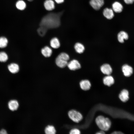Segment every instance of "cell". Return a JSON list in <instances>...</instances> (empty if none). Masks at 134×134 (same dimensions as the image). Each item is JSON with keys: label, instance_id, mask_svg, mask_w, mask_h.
Here are the masks:
<instances>
[{"label": "cell", "instance_id": "cell-32", "mask_svg": "<svg viewBox=\"0 0 134 134\" xmlns=\"http://www.w3.org/2000/svg\"><path fill=\"white\" fill-rule=\"evenodd\" d=\"M70 103H71V102H70Z\"/></svg>", "mask_w": 134, "mask_h": 134}, {"label": "cell", "instance_id": "cell-3", "mask_svg": "<svg viewBox=\"0 0 134 134\" xmlns=\"http://www.w3.org/2000/svg\"><path fill=\"white\" fill-rule=\"evenodd\" d=\"M69 59V55L66 53L63 52L60 54L56 59V63L59 67L63 68L67 66Z\"/></svg>", "mask_w": 134, "mask_h": 134}, {"label": "cell", "instance_id": "cell-19", "mask_svg": "<svg viewBox=\"0 0 134 134\" xmlns=\"http://www.w3.org/2000/svg\"><path fill=\"white\" fill-rule=\"evenodd\" d=\"M41 51L43 55L46 57H50L52 52V49L48 46H45L42 48Z\"/></svg>", "mask_w": 134, "mask_h": 134}, {"label": "cell", "instance_id": "cell-22", "mask_svg": "<svg viewBox=\"0 0 134 134\" xmlns=\"http://www.w3.org/2000/svg\"><path fill=\"white\" fill-rule=\"evenodd\" d=\"M16 5L17 8L20 10H23L26 7L25 2L22 0L18 1L16 3Z\"/></svg>", "mask_w": 134, "mask_h": 134}, {"label": "cell", "instance_id": "cell-4", "mask_svg": "<svg viewBox=\"0 0 134 134\" xmlns=\"http://www.w3.org/2000/svg\"><path fill=\"white\" fill-rule=\"evenodd\" d=\"M68 115L70 120L76 123L81 121L83 118L82 115L80 112L74 109L69 110L68 112Z\"/></svg>", "mask_w": 134, "mask_h": 134}, {"label": "cell", "instance_id": "cell-15", "mask_svg": "<svg viewBox=\"0 0 134 134\" xmlns=\"http://www.w3.org/2000/svg\"><path fill=\"white\" fill-rule=\"evenodd\" d=\"M44 6L45 9L48 11L52 10L55 7L54 2L52 0H46L44 3Z\"/></svg>", "mask_w": 134, "mask_h": 134}, {"label": "cell", "instance_id": "cell-14", "mask_svg": "<svg viewBox=\"0 0 134 134\" xmlns=\"http://www.w3.org/2000/svg\"><path fill=\"white\" fill-rule=\"evenodd\" d=\"M118 39L120 42L123 43L124 40H126L128 38V34L124 31H121L119 32L117 35Z\"/></svg>", "mask_w": 134, "mask_h": 134}, {"label": "cell", "instance_id": "cell-21", "mask_svg": "<svg viewBox=\"0 0 134 134\" xmlns=\"http://www.w3.org/2000/svg\"><path fill=\"white\" fill-rule=\"evenodd\" d=\"M74 47L76 51L79 54L83 53L85 50V47L84 45L81 43L79 42L75 44Z\"/></svg>", "mask_w": 134, "mask_h": 134}, {"label": "cell", "instance_id": "cell-2", "mask_svg": "<svg viewBox=\"0 0 134 134\" xmlns=\"http://www.w3.org/2000/svg\"><path fill=\"white\" fill-rule=\"evenodd\" d=\"M95 122L99 128L105 132L110 129L112 124L109 118L102 115L97 116L95 119Z\"/></svg>", "mask_w": 134, "mask_h": 134}, {"label": "cell", "instance_id": "cell-30", "mask_svg": "<svg viewBox=\"0 0 134 134\" xmlns=\"http://www.w3.org/2000/svg\"><path fill=\"white\" fill-rule=\"evenodd\" d=\"M55 1L58 3H63L64 0H55Z\"/></svg>", "mask_w": 134, "mask_h": 134}, {"label": "cell", "instance_id": "cell-25", "mask_svg": "<svg viewBox=\"0 0 134 134\" xmlns=\"http://www.w3.org/2000/svg\"><path fill=\"white\" fill-rule=\"evenodd\" d=\"M8 59V56L7 54L4 52H0V62H5Z\"/></svg>", "mask_w": 134, "mask_h": 134}, {"label": "cell", "instance_id": "cell-28", "mask_svg": "<svg viewBox=\"0 0 134 134\" xmlns=\"http://www.w3.org/2000/svg\"><path fill=\"white\" fill-rule=\"evenodd\" d=\"M105 134V131L101 130H100L95 133L96 134Z\"/></svg>", "mask_w": 134, "mask_h": 134}, {"label": "cell", "instance_id": "cell-8", "mask_svg": "<svg viewBox=\"0 0 134 134\" xmlns=\"http://www.w3.org/2000/svg\"><path fill=\"white\" fill-rule=\"evenodd\" d=\"M119 97L120 100L123 102L127 101L129 99V93L126 89H123L120 92L119 95Z\"/></svg>", "mask_w": 134, "mask_h": 134}, {"label": "cell", "instance_id": "cell-7", "mask_svg": "<svg viewBox=\"0 0 134 134\" xmlns=\"http://www.w3.org/2000/svg\"><path fill=\"white\" fill-rule=\"evenodd\" d=\"M79 84L81 88L84 91H88L90 90L91 86L90 82L87 79L81 80Z\"/></svg>", "mask_w": 134, "mask_h": 134}, {"label": "cell", "instance_id": "cell-27", "mask_svg": "<svg viewBox=\"0 0 134 134\" xmlns=\"http://www.w3.org/2000/svg\"><path fill=\"white\" fill-rule=\"evenodd\" d=\"M124 1L127 4H132L134 2V0H124Z\"/></svg>", "mask_w": 134, "mask_h": 134}, {"label": "cell", "instance_id": "cell-5", "mask_svg": "<svg viewBox=\"0 0 134 134\" xmlns=\"http://www.w3.org/2000/svg\"><path fill=\"white\" fill-rule=\"evenodd\" d=\"M90 4L92 7L96 10H98L103 5V0H90Z\"/></svg>", "mask_w": 134, "mask_h": 134}, {"label": "cell", "instance_id": "cell-6", "mask_svg": "<svg viewBox=\"0 0 134 134\" xmlns=\"http://www.w3.org/2000/svg\"><path fill=\"white\" fill-rule=\"evenodd\" d=\"M67 66L70 70H74L80 69L81 67L79 62L76 60H73L68 63Z\"/></svg>", "mask_w": 134, "mask_h": 134}, {"label": "cell", "instance_id": "cell-23", "mask_svg": "<svg viewBox=\"0 0 134 134\" xmlns=\"http://www.w3.org/2000/svg\"><path fill=\"white\" fill-rule=\"evenodd\" d=\"M40 26L37 29V32L39 35L42 36L45 35L48 29L43 26Z\"/></svg>", "mask_w": 134, "mask_h": 134}, {"label": "cell", "instance_id": "cell-10", "mask_svg": "<svg viewBox=\"0 0 134 134\" xmlns=\"http://www.w3.org/2000/svg\"><path fill=\"white\" fill-rule=\"evenodd\" d=\"M103 82L105 86L110 87L114 84V80L112 76L108 75L103 78Z\"/></svg>", "mask_w": 134, "mask_h": 134}, {"label": "cell", "instance_id": "cell-31", "mask_svg": "<svg viewBox=\"0 0 134 134\" xmlns=\"http://www.w3.org/2000/svg\"><path fill=\"white\" fill-rule=\"evenodd\" d=\"M28 0L29 1H32L33 0Z\"/></svg>", "mask_w": 134, "mask_h": 134}, {"label": "cell", "instance_id": "cell-17", "mask_svg": "<svg viewBox=\"0 0 134 134\" xmlns=\"http://www.w3.org/2000/svg\"><path fill=\"white\" fill-rule=\"evenodd\" d=\"M45 133L46 134H55L57 131L55 127L52 125H48L45 128Z\"/></svg>", "mask_w": 134, "mask_h": 134}, {"label": "cell", "instance_id": "cell-13", "mask_svg": "<svg viewBox=\"0 0 134 134\" xmlns=\"http://www.w3.org/2000/svg\"><path fill=\"white\" fill-rule=\"evenodd\" d=\"M103 14L105 17L108 19H112L114 16L113 10L108 8H106L104 9Z\"/></svg>", "mask_w": 134, "mask_h": 134}, {"label": "cell", "instance_id": "cell-20", "mask_svg": "<svg viewBox=\"0 0 134 134\" xmlns=\"http://www.w3.org/2000/svg\"><path fill=\"white\" fill-rule=\"evenodd\" d=\"M50 46L54 49L58 48L60 46V43L59 39L57 38H52L50 41Z\"/></svg>", "mask_w": 134, "mask_h": 134}, {"label": "cell", "instance_id": "cell-29", "mask_svg": "<svg viewBox=\"0 0 134 134\" xmlns=\"http://www.w3.org/2000/svg\"><path fill=\"white\" fill-rule=\"evenodd\" d=\"M7 134L6 131L4 129H2L0 131V134Z\"/></svg>", "mask_w": 134, "mask_h": 134}, {"label": "cell", "instance_id": "cell-18", "mask_svg": "<svg viewBox=\"0 0 134 134\" xmlns=\"http://www.w3.org/2000/svg\"><path fill=\"white\" fill-rule=\"evenodd\" d=\"M9 71L12 73L18 72L19 70V67L18 65L16 63H12L9 65L8 66Z\"/></svg>", "mask_w": 134, "mask_h": 134}, {"label": "cell", "instance_id": "cell-24", "mask_svg": "<svg viewBox=\"0 0 134 134\" xmlns=\"http://www.w3.org/2000/svg\"><path fill=\"white\" fill-rule=\"evenodd\" d=\"M8 41L7 39L4 37H0V48H3L7 45Z\"/></svg>", "mask_w": 134, "mask_h": 134}, {"label": "cell", "instance_id": "cell-26", "mask_svg": "<svg viewBox=\"0 0 134 134\" xmlns=\"http://www.w3.org/2000/svg\"><path fill=\"white\" fill-rule=\"evenodd\" d=\"M81 132L80 130L76 128H74L71 129L69 131V134H80Z\"/></svg>", "mask_w": 134, "mask_h": 134}, {"label": "cell", "instance_id": "cell-1", "mask_svg": "<svg viewBox=\"0 0 134 134\" xmlns=\"http://www.w3.org/2000/svg\"><path fill=\"white\" fill-rule=\"evenodd\" d=\"M63 11L57 13H51L44 16L40 23V26H43L48 29L57 28L61 24V17Z\"/></svg>", "mask_w": 134, "mask_h": 134}, {"label": "cell", "instance_id": "cell-11", "mask_svg": "<svg viewBox=\"0 0 134 134\" xmlns=\"http://www.w3.org/2000/svg\"><path fill=\"white\" fill-rule=\"evenodd\" d=\"M101 72L104 74L110 75L112 73V69L110 65L105 64L102 65L100 68Z\"/></svg>", "mask_w": 134, "mask_h": 134}, {"label": "cell", "instance_id": "cell-12", "mask_svg": "<svg viewBox=\"0 0 134 134\" xmlns=\"http://www.w3.org/2000/svg\"><path fill=\"white\" fill-rule=\"evenodd\" d=\"M8 105L9 109L11 111H13L16 110L18 109L19 104L17 100H11L9 102Z\"/></svg>", "mask_w": 134, "mask_h": 134}, {"label": "cell", "instance_id": "cell-9", "mask_svg": "<svg viewBox=\"0 0 134 134\" xmlns=\"http://www.w3.org/2000/svg\"><path fill=\"white\" fill-rule=\"evenodd\" d=\"M122 70L124 75L126 77L130 76L133 72L132 67L127 64L123 65L122 67Z\"/></svg>", "mask_w": 134, "mask_h": 134}, {"label": "cell", "instance_id": "cell-16", "mask_svg": "<svg viewBox=\"0 0 134 134\" xmlns=\"http://www.w3.org/2000/svg\"><path fill=\"white\" fill-rule=\"evenodd\" d=\"M112 7L113 11L117 13L121 12L123 9L122 5L117 1L115 2L112 4Z\"/></svg>", "mask_w": 134, "mask_h": 134}]
</instances>
